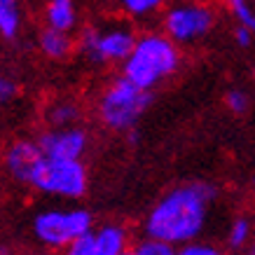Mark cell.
<instances>
[{
  "label": "cell",
  "instance_id": "obj_1",
  "mask_svg": "<svg viewBox=\"0 0 255 255\" xmlns=\"http://www.w3.org/2000/svg\"><path fill=\"white\" fill-rule=\"evenodd\" d=\"M218 187L209 180H187L159 197L143 218V237L166 241L173 246L192 244L204 234Z\"/></svg>",
  "mask_w": 255,
  "mask_h": 255
},
{
  "label": "cell",
  "instance_id": "obj_2",
  "mask_svg": "<svg viewBox=\"0 0 255 255\" xmlns=\"http://www.w3.org/2000/svg\"><path fill=\"white\" fill-rule=\"evenodd\" d=\"M180 66H183V47L176 45L159 28V31L138 33L131 54L120 66V73L140 89L152 92L164 82H169L180 70Z\"/></svg>",
  "mask_w": 255,
  "mask_h": 255
},
{
  "label": "cell",
  "instance_id": "obj_3",
  "mask_svg": "<svg viewBox=\"0 0 255 255\" xmlns=\"http://www.w3.org/2000/svg\"><path fill=\"white\" fill-rule=\"evenodd\" d=\"M152 103V92L140 89L120 73L101 87L94 101V115L103 129L113 133H129L138 127L140 117Z\"/></svg>",
  "mask_w": 255,
  "mask_h": 255
},
{
  "label": "cell",
  "instance_id": "obj_4",
  "mask_svg": "<svg viewBox=\"0 0 255 255\" xmlns=\"http://www.w3.org/2000/svg\"><path fill=\"white\" fill-rule=\"evenodd\" d=\"M131 23L124 16H110L82 26L78 35V54L94 68L122 66L138 38Z\"/></svg>",
  "mask_w": 255,
  "mask_h": 255
},
{
  "label": "cell",
  "instance_id": "obj_5",
  "mask_svg": "<svg viewBox=\"0 0 255 255\" xmlns=\"http://www.w3.org/2000/svg\"><path fill=\"white\" fill-rule=\"evenodd\" d=\"M94 227H96L94 216L80 206L42 209L31 220V234L35 244H40L47 251H56V253L68 251L78 239L92 232Z\"/></svg>",
  "mask_w": 255,
  "mask_h": 255
},
{
  "label": "cell",
  "instance_id": "obj_6",
  "mask_svg": "<svg viewBox=\"0 0 255 255\" xmlns=\"http://www.w3.org/2000/svg\"><path fill=\"white\" fill-rule=\"evenodd\" d=\"M159 26L176 45H201L216 31L218 9L209 0H169L159 14Z\"/></svg>",
  "mask_w": 255,
  "mask_h": 255
},
{
  "label": "cell",
  "instance_id": "obj_7",
  "mask_svg": "<svg viewBox=\"0 0 255 255\" xmlns=\"http://www.w3.org/2000/svg\"><path fill=\"white\" fill-rule=\"evenodd\" d=\"M31 187L54 199H82L89 190V171L82 159H52L40 162Z\"/></svg>",
  "mask_w": 255,
  "mask_h": 255
},
{
  "label": "cell",
  "instance_id": "obj_8",
  "mask_svg": "<svg viewBox=\"0 0 255 255\" xmlns=\"http://www.w3.org/2000/svg\"><path fill=\"white\" fill-rule=\"evenodd\" d=\"M89 131L85 127H47L38 136V145L52 159H85L89 150Z\"/></svg>",
  "mask_w": 255,
  "mask_h": 255
},
{
  "label": "cell",
  "instance_id": "obj_9",
  "mask_svg": "<svg viewBox=\"0 0 255 255\" xmlns=\"http://www.w3.org/2000/svg\"><path fill=\"white\" fill-rule=\"evenodd\" d=\"M129 230L122 223H103L68 248L70 255H124L129 248Z\"/></svg>",
  "mask_w": 255,
  "mask_h": 255
},
{
  "label": "cell",
  "instance_id": "obj_10",
  "mask_svg": "<svg viewBox=\"0 0 255 255\" xmlns=\"http://www.w3.org/2000/svg\"><path fill=\"white\" fill-rule=\"evenodd\" d=\"M42 159H45V155L38 145V138H14L2 150V169L16 185L31 187L33 176H35Z\"/></svg>",
  "mask_w": 255,
  "mask_h": 255
},
{
  "label": "cell",
  "instance_id": "obj_11",
  "mask_svg": "<svg viewBox=\"0 0 255 255\" xmlns=\"http://www.w3.org/2000/svg\"><path fill=\"white\" fill-rule=\"evenodd\" d=\"M35 47L49 61H68L78 52V38H73V33L42 26L35 35Z\"/></svg>",
  "mask_w": 255,
  "mask_h": 255
},
{
  "label": "cell",
  "instance_id": "obj_12",
  "mask_svg": "<svg viewBox=\"0 0 255 255\" xmlns=\"http://www.w3.org/2000/svg\"><path fill=\"white\" fill-rule=\"evenodd\" d=\"M42 26L56 31L75 33L80 28V7L78 0H42Z\"/></svg>",
  "mask_w": 255,
  "mask_h": 255
},
{
  "label": "cell",
  "instance_id": "obj_13",
  "mask_svg": "<svg viewBox=\"0 0 255 255\" xmlns=\"http://www.w3.org/2000/svg\"><path fill=\"white\" fill-rule=\"evenodd\" d=\"M42 120L47 127H75L82 120V106L73 96H56L45 106Z\"/></svg>",
  "mask_w": 255,
  "mask_h": 255
},
{
  "label": "cell",
  "instance_id": "obj_14",
  "mask_svg": "<svg viewBox=\"0 0 255 255\" xmlns=\"http://www.w3.org/2000/svg\"><path fill=\"white\" fill-rule=\"evenodd\" d=\"M223 246L230 253H244L251 244L255 241V220L248 213H239L234 216L227 227H225V237H223Z\"/></svg>",
  "mask_w": 255,
  "mask_h": 255
},
{
  "label": "cell",
  "instance_id": "obj_15",
  "mask_svg": "<svg viewBox=\"0 0 255 255\" xmlns=\"http://www.w3.org/2000/svg\"><path fill=\"white\" fill-rule=\"evenodd\" d=\"M113 2H115L120 16H124V19H129L133 23L155 19L169 5V0H113Z\"/></svg>",
  "mask_w": 255,
  "mask_h": 255
},
{
  "label": "cell",
  "instance_id": "obj_16",
  "mask_svg": "<svg viewBox=\"0 0 255 255\" xmlns=\"http://www.w3.org/2000/svg\"><path fill=\"white\" fill-rule=\"evenodd\" d=\"M23 0H0V38L14 42L23 31Z\"/></svg>",
  "mask_w": 255,
  "mask_h": 255
},
{
  "label": "cell",
  "instance_id": "obj_17",
  "mask_svg": "<svg viewBox=\"0 0 255 255\" xmlns=\"http://www.w3.org/2000/svg\"><path fill=\"white\" fill-rule=\"evenodd\" d=\"M227 14L237 26H246L255 31V2L253 0H223Z\"/></svg>",
  "mask_w": 255,
  "mask_h": 255
},
{
  "label": "cell",
  "instance_id": "obj_18",
  "mask_svg": "<svg viewBox=\"0 0 255 255\" xmlns=\"http://www.w3.org/2000/svg\"><path fill=\"white\" fill-rule=\"evenodd\" d=\"M223 101H225V108L237 117L246 115L248 110H251V106H253V99H251V94H248L244 87H230V89L225 92Z\"/></svg>",
  "mask_w": 255,
  "mask_h": 255
},
{
  "label": "cell",
  "instance_id": "obj_19",
  "mask_svg": "<svg viewBox=\"0 0 255 255\" xmlns=\"http://www.w3.org/2000/svg\"><path fill=\"white\" fill-rule=\"evenodd\" d=\"M136 255H178V246L166 244V241L152 239V237H143V239L133 246Z\"/></svg>",
  "mask_w": 255,
  "mask_h": 255
},
{
  "label": "cell",
  "instance_id": "obj_20",
  "mask_svg": "<svg viewBox=\"0 0 255 255\" xmlns=\"http://www.w3.org/2000/svg\"><path fill=\"white\" fill-rule=\"evenodd\" d=\"M178 255H232V253L225 246L197 239V241H192V244H185V246L178 248Z\"/></svg>",
  "mask_w": 255,
  "mask_h": 255
},
{
  "label": "cell",
  "instance_id": "obj_21",
  "mask_svg": "<svg viewBox=\"0 0 255 255\" xmlns=\"http://www.w3.org/2000/svg\"><path fill=\"white\" fill-rule=\"evenodd\" d=\"M16 96H19V85H16V80L9 78V75H2V78H0V101H2V106L12 103Z\"/></svg>",
  "mask_w": 255,
  "mask_h": 255
},
{
  "label": "cell",
  "instance_id": "obj_22",
  "mask_svg": "<svg viewBox=\"0 0 255 255\" xmlns=\"http://www.w3.org/2000/svg\"><path fill=\"white\" fill-rule=\"evenodd\" d=\"M232 42L239 47V49H248V47H253V42H255V31H251V28H246V26H237V23H234Z\"/></svg>",
  "mask_w": 255,
  "mask_h": 255
},
{
  "label": "cell",
  "instance_id": "obj_23",
  "mask_svg": "<svg viewBox=\"0 0 255 255\" xmlns=\"http://www.w3.org/2000/svg\"><path fill=\"white\" fill-rule=\"evenodd\" d=\"M241 255H255V241H253V244H251V246H248V248H246V251H244V253H241Z\"/></svg>",
  "mask_w": 255,
  "mask_h": 255
},
{
  "label": "cell",
  "instance_id": "obj_24",
  "mask_svg": "<svg viewBox=\"0 0 255 255\" xmlns=\"http://www.w3.org/2000/svg\"><path fill=\"white\" fill-rule=\"evenodd\" d=\"M2 255H12V253H9V248H7V246H2Z\"/></svg>",
  "mask_w": 255,
  "mask_h": 255
},
{
  "label": "cell",
  "instance_id": "obj_25",
  "mask_svg": "<svg viewBox=\"0 0 255 255\" xmlns=\"http://www.w3.org/2000/svg\"><path fill=\"white\" fill-rule=\"evenodd\" d=\"M124 255H136V253H133V248H131V251H127V253H124Z\"/></svg>",
  "mask_w": 255,
  "mask_h": 255
},
{
  "label": "cell",
  "instance_id": "obj_26",
  "mask_svg": "<svg viewBox=\"0 0 255 255\" xmlns=\"http://www.w3.org/2000/svg\"><path fill=\"white\" fill-rule=\"evenodd\" d=\"M61 255H70V253H68V251H63V253H61Z\"/></svg>",
  "mask_w": 255,
  "mask_h": 255
},
{
  "label": "cell",
  "instance_id": "obj_27",
  "mask_svg": "<svg viewBox=\"0 0 255 255\" xmlns=\"http://www.w3.org/2000/svg\"><path fill=\"white\" fill-rule=\"evenodd\" d=\"M253 2H255V0H253Z\"/></svg>",
  "mask_w": 255,
  "mask_h": 255
}]
</instances>
